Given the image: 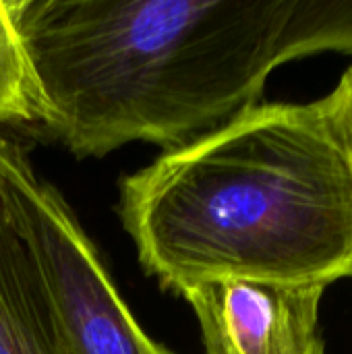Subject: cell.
<instances>
[{
  "instance_id": "4",
  "label": "cell",
  "mask_w": 352,
  "mask_h": 354,
  "mask_svg": "<svg viewBox=\"0 0 352 354\" xmlns=\"http://www.w3.org/2000/svg\"><path fill=\"white\" fill-rule=\"evenodd\" d=\"M328 284L218 278L180 297L193 307L205 354H326L319 305Z\"/></svg>"
},
{
  "instance_id": "3",
  "label": "cell",
  "mask_w": 352,
  "mask_h": 354,
  "mask_svg": "<svg viewBox=\"0 0 352 354\" xmlns=\"http://www.w3.org/2000/svg\"><path fill=\"white\" fill-rule=\"evenodd\" d=\"M0 197L35 259L66 354H174L143 332L64 197L6 137Z\"/></svg>"
},
{
  "instance_id": "2",
  "label": "cell",
  "mask_w": 352,
  "mask_h": 354,
  "mask_svg": "<svg viewBox=\"0 0 352 354\" xmlns=\"http://www.w3.org/2000/svg\"><path fill=\"white\" fill-rule=\"evenodd\" d=\"M141 268L183 295L218 278H352V166L322 100L257 104L120 180Z\"/></svg>"
},
{
  "instance_id": "7",
  "label": "cell",
  "mask_w": 352,
  "mask_h": 354,
  "mask_svg": "<svg viewBox=\"0 0 352 354\" xmlns=\"http://www.w3.org/2000/svg\"><path fill=\"white\" fill-rule=\"evenodd\" d=\"M322 102H324V106H326V110L346 147L352 166V66L340 77V81L332 89V93L322 97Z\"/></svg>"
},
{
  "instance_id": "1",
  "label": "cell",
  "mask_w": 352,
  "mask_h": 354,
  "mask_svg": "<svg viewBox=\"0 0 352 354\" xmlns=\"http://www.w3.org/2000/svg\"><path fill=\"white\" fill-rule=\"evenodd\" d=\"M35 120L77 158L185 147L259 104L268 77L352 54V0H6Z\"/></svg>"
},
{
  "instance_id": "6",
  "label": "cell",
  "mask_w": 352,
  "mask_h": 354,
  "mask_svg": "<svg viewBox=\"0 0 352 354\" xmlns=\"http://www.w3.org/2000/svg\"><path fill=\"white\" fill-rule=\"evenodd\" d=\"M35 120L29 73L8 4L0 0V124Z\"/></svg>"
},
{
  "instance_id": "5",
  "label": "cell",
  "mask_w": 352,
  "mask_h": 354,
  "mask_svg": "<svg viewBox=\"0 0 352 354\" xmlns=\"http://www.w3.org/2000/svg\"><path fill=\"white\" fill-rule=\"evenodd\" d=\"M0 354H66L35 259L2 197Z\"/></svg>"
}]
</instances>
